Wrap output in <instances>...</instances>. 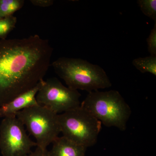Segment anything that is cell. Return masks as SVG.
<instances>
[{
	"mask_svg": "<svg viewBox=\"0 0 156 156\" xmlns=\"http://www.w3.org/2000/svg\"><path fill=\"white\" fill-rule=\"evenodd\" d=\"M80 93L64 86L55 77L42 81L36 95L40 105L47 107L57 114L80 106Z\"/></svg>",
	"mask_w": 156,
	"mask_h": 156,
	"instance_id": "6",
	"label": "cell"
},
{
	"mask_svg": "<svg viewBox=\"0 0 156 156\" xmlns=\"http://www.w3.org/2000/svg\"><path fill=\"white\" fill-rule=\"evenodd\" d=\"M63 136L87 147L97 142L101 123L81 106L58 115Z\"/></svg>",
	"mask_w": 156,
	"mask_h": 156,
	"instance_id": "4",
	"label": "cell"
},
{
	"mask_svg": "<svg viewBox=\"0 0 156 156\" xmlns=\"http://www.w3.org/2000/svg\"><path fill=\"white\" fill-rule=\"evenodd\" d=\"M50 156H85L87 148L77 144L64 136L53 141Z\"/></svg>",
	"mask_w": 156,
	"mask_h": 156,
	"instance_id": "9",
	"label": "cell"
},
{
	"mask_svg": "<svg viewBox=\"0 0 156 156\" xmlns=\"http://www.w3.org/2000/svg\"><path fill=\"white\" fill-rule=\"evenodd\" d=\"M35 139L37 147L47 149L61 132L58 114L50 109L37 105L24 109L16 114Z\"/></svg>",
	"mask_w": 156,
	"mask_h": 156,
	"instance_id": "5",
	"label": "cell"
},
{
	"mask_svg": "<svg viewBox=\"0 0 156 156\" xmlns=\"http://www.w3.org/2000/svg\"><path fill=\"white\" fill-rule=\"evenodd\" d=\"M50 66L70 89L89 93L112 86L102 67L82 58L60 57L51 63Z\"/></svg>",
	"mask_w": 156,
	"mask_h": 156,
	"instance_id": "2",
	"label": "cell"
},
{
	"mask_svg": "<svg viewBox=\"0 0 156 156\" xmlns=\"http://www.w3.org/2000/svg\"><path fill=\"white\" fill-rule=\"evenodd\" d=\"M53 51L49 41L38 35L0 39V106L44 80Z\"/></svg>",
	"mask_w": 156,
	"mask_h": 156,
	"instance_id": "1",
	"label": "cell"
},
{
	"mask_svg": "<svg viewBox=\"0 0 156 156\" xmlns=\"http://www.w3.org/2000/svg\"><path fill=\"white\" fill-rule=\"evenodd\" d=\"M24 127L16 115L3 118L0 125V150L3 156H25L37 147Z\"/></svg>",
	"mask_w": 156,
	"mask_h": 156,
	"instance_id": "7",
	"label": "cell"
},
{
	"mask_svg": "<svg viewBox=\"0 0 156 156\" xmlns=\"http://www.w3.org/2000/svg\"><path fill=\"white\" fill-rule=\"evenodd\" d=\"M137 3L144 15L156 21V0H138Z\"/></svg>",
	"mask_w": 156,
	"mask_h": 156,
	"instance_id": "13",
	"label": "cell"
},
{
	"mask_svg": "<svg viewBox=\"0 0 156 156\" xmlns=\"http://www.w3.org/2000/svg\"><path fill=\"white\" fill-rule=\"evenodd\" d=\"M23 0H0V19L13 16L24 5Z\"/></svg>",
	"mask_w": 156,
	"mask_h": 156,
	"instance_id": "11",
	"label": "cell"
},
{
	"mask_svg": "<svg viewBox=\"0 0 156 156\" xmlns=\"http://www.w3.org/2000/svg\"><path fill=\"white\" fill-rule=\"evenodd\" d=\"M44 80L32 89L0 106V118L16 115L17 112L24 109L38 105L36 99V95Z\"/></svg>",
	"mask_w": 156,
	"mask_h": 156,
	"instance_id": "8",
	"label": "cell"
},
{
	"mask_svg": "<svg viewBox=\"0 0 156 156\" xmlns=\"http://www.w3.org/2000/svg\"><path fill=\"white\" fill-rule=\"evenodd\" d=\"M30 2L34 5L42 8L50 7L54 3L53 0H30Z\"/></svg>",
	"mask_w": 156,
	"mask_h": 156,
	"instance_id": "15",
	"label": "cell"
},
{
	"mask_svg": "<svg viewBox=\"0 0 156 156\" xmlns=\"http://www.w3.org/2000/svg\"><path fill=\"white\" fill-rule=\"evenodd\" d=\"M17 17L14 16L0 19V39H7L9 34L15 28Z\"/></svg>",
	"mask_w": 156,
	"mask_h": 156,
	"instance_id": "12",
	"label": "cell"
},
{
	"mask_svg": "<svg viewBox=\"0 0 156 156\" xmlns=\"http://www.w3.org/2000/svg\"><path fill=\"white\" fill-rule=\"evenodd\" d=\"M147 42L148 51L150 55L156 56V21L147 39Z\"/></svg>",
	"mask_w": 156,
	"mask_h": 156,
	"instance_id": "14",
	"label": "cell"
},
{
	"mask_svg": "<svg viewBox=\"0 0 156 156\" xmlns=\"http://www.w3.org/2000/svg\"><path fill=\"white\" fill-rule=\"evenodd\" d=\"M25 156H50L49 151L47 149H43L37 147L34 151H31L30 153Z\"/></svg>",
	"mask_w": 156,
	"mask_h": 156,
	"instance_id": "16",
	"label": "cell"
},
{
	"mask_svg": "<svg viewBox=\"0 0 156 156\" xmlns=\"http://www.w3.org/2000/svg\"><path fill=\"white\" fill-rule=\"evenodd\" d=\"M132 64L141 73H150L156 76V56L150 55L135 58L132 61Z\"/></svg>",
	"mask_w": 156,
	"mask_h": 156,
	"instance_id": "10",
	"label": "cell"
},
{
	"mask_svg": "<svg viewBox=\"0 0 156 156\" xmlns=\"http://www.w3.org/2000/svg\"><path fill=\"white\" fill-rule=\"evenodd\" d=\"M80 106L108 127L125 131L131 114L130 106L120 92L111 90L89 92Z\"/></svg>",
	"mask_w": 156,
	"mask_h": 156,
	"instance_id": "3",
	"label": "cell"
}]
</instances>
